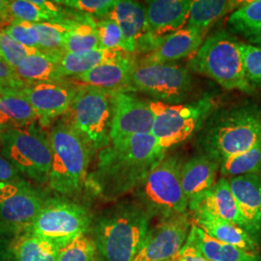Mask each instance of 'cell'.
Returning a JSON list of instances; mask_svg holds the SVG:
<instances>
[{
    "mask_svg": "<svg viewBox=\"0 0 261 261\" xmlns=\"http://www.w3.org/2000/svg\"><path fill=\"white\" fill-rule=\"evenodd\" d=\"M167 156L152 134L135 135L98 153V162L88 176L97 195L111 200L133 192L152 168Z\"/></svg>",
    "mask_w": 261,
    "mask_h": 261,
    "instance_id": "obj_1",
    "label": "cell"
},
{
    "mask_svg": "<svg viewBox=\"0 0 261 261\" xmlns=\"http://www.w3.org/2000/svg\"><path fill=\"white\" fill-rule=\"evenodd\" d=\"M260 140L261 106L246 102L213 112L202 127L197 144L201 154L220 164Z\"/></svg>",
    "mask_w": 261,
    "mask_h": 261,
    "instance_id": "obj_2",
    "label": "cell"
},
{
    "mask_svg": "<svg viewBox=\"0 0 261 261\" xmlns=\"http://www.w3.org/2000/svg\"><path fill=\"white\" fill-rule=\"evenodd\" d=\"M150 218L136 202L105 211L90 227L97 261H133L149 231Z\"/></svg>",
    "mask_w": 261,
    "mask_h": 261,
    "instance_id": "obj_3",
    "label": "cell"
},
{
    "mask_svg": "<svg viewBox=\"0 0 261 261\" xmlns=\"http://www.w3.org/2000/svg\"><path fill=\"white\" fill-rule=\"evenodd\" d=\"M187 69L211 79L226 90L244 93L254 91L245 76L239 41L226 30H220L205 38L189 58Z\"/></svg>",
    "mask_w": 261,
    "mask_h": 261,
    "instance_id": "obj_4",
    "label": "cell"
},
{
    "mask_svg": "<svg viewBox=\"0 0 261 261\" xmlns=\"http://www.w3.org/2000/svg\"><path fill=\"white\" fill-rule=\"evenodd\" d=\"M48 139L53 154L48 186L61 196L80 194L88 184L87 171L92 154L66 121L56 124Z\"/></svg>",
    "mask_w": 261,
    "mask_h": 261,
    "instance_id": "obj_5",
    "label": "cell"
},
{
    "mask_svg": "<svg viewBox=\"0 0 261 261\" xmlns=\"http://www.w3.org/2000/svg\"><path fill=\"white\" fill-rule=\"evenodd\" d=\"M183 164L177 155L166 156L133 191L136 203L150 218L157 217L162 221L188 212V200L181 184Z\"/></svg>",
    "mask_w": 261,
    "mask_h": 261,
    "instance_id": "obj_6",
    "label": "cell"
},
{
    "mask_svg": "<svg viewBox=\"0 0 261 261\" xmlns=\"http://www.w3.org/2000/svg\"><path fill=\"white\" fill-rule=\"evenodd\" d=\"M76 90L67 123L75 130L94 156L111 142L112 92L92 86L75 84Z\"/></svg>",
    "mask_w": 261,
    "mask_h": 261,
    "instance_id": "obj_7",
    "label": "cell"
},
{
    "mask_svg": "<svg viewBox=\"0 0 261 261\" xmlns=\"http://www.w3.org/2000/svg\"><path fill=\"white\" fill-rule=\"evenodd\" d=\"M0 153L20 174L40 185L48 184L51 147L48 136L34 124L0 133Z\"/></svg>",
    "mask_w": 261,
    "mask_h": 261,
    "instance_id": "obj_8",
    "label": "cell"
},
{
    "mask_svg": "<svg viewBox=\"0 0 261 261\" xmlns=\"http://www.w3.org/2000/svg\"><path fill=\"white\" fill-rule=\"evenodd\" d=\"M148 103L154 115L151 134L166 151L201 129L217 107L214 97L210 95L189 103L169 105L154 100Z\"/></svg>",
    "mask_w": 261,
    "mask_h": 261,
    "instance_id": "obj_9",
    "label": "cell"
},
{
    "mask_svg": "<svg viewBox=\"0 0 261 261\" xmlns=\"http://www.w3.org/2000/svg\"><path fill=\"white\" fill-rule=\"evenodd\" d=\"M92 217L84 206L66 198L48 197L23 230L56 244L60 249L90 230Z\"/></svg>",
    "mask_w": 261,
    "mask_h": 261,
    "instance_id": "obj_10",
    "label": "cell"
},
{
    "mask_svg": "<svg viewBox=\"0 0 261 261\" xmlns=\"http://www.w3.org/2000/svg\"><path fill=\"white\" fill-rule=\"evenodd\" d=\"M130 93L140 92L169 105L185 102L194 90V82L187 67L171 63H141L136 61L130 75Z\"/></svg>",
    "mask_w": 261,
    "mask_h": 261,
    "instance_id": "obj_11",
    "label": "cell"
},
{
    "mask_svg": "<svg viewBox=\"0 0 261 261\" xmlns=\"http://www.w3.org/2000/svg\"><path fill=\"white\" fill-rule=\"evenodd\" d=\"M48 197L47 193L22 178L0 182V220L23 232Z\"/></svg>",
    "mask_w": 261,
    "mask_h": 261,
    "instance_id": "obj_12",
    "label": "cell"
},
{
    "mask_svg": "<svg viewBox=\"0 0 261 261\" xmlns=\"http://www.w3.org/2000/svg\"><path fill=\"white\" fill-rule=\"evenodd\" d=\"M190 214L177 215L151 228L133 261H174L192 226Z\"/></svg>",
    "mask_w": 261,
    "mask_h": 261,
    "instance_id": "obj_13",
    "label": "cell"
},
{
    "mask_svg": "<svg viewBox=\"0 0 261 261\" xmlns=\"http://www.w3.org/2000/svg\"><path fill=\"white\" fill-rule=\"evenodd\" d=\"M111 142L135 135L151 134L154 115L147 100L130 92H112Z\"/></svg>",
    "mask_w": 261,
    "mask_h": 261,
    "instance_id": "obj_14",
    "label": "cell"
},
{
    "mask_svg": "<svg viewBox=\"0 0 261 261\" xmlns=\"http://www.w3.org/2000/svg\"><path fill=\"white\" fill-rule=\"evenodd\" d=\"M120 28L124 41L123 51L130 55H147L157 40L150 33L145 4L132 0H117L109 14Z\"/></svg>",
    "mask_w": 261,
    "mask_h": 261,
    "instance_id": "obj_15",
    "label": "cell"
},
{
    "mask_svg": "<svg viewBox=\"0 0 261 261\" xmlns=\"http://www.w3.org/2000/svg\"><path fill=\"white\" fill-rule=\"evenodd\" d=\"M20 90L37 113L40 121L48 124L51 119L69 112L76 86L64 80L28 84Z\"/></svg>",
    "mask_w": 261,
    "mask_h": 261,
    "instance_id": "obj_16",
    "label": "cell"
},
{
    "mask_svg": "<svg viewBox=\"0 0 261 261\" xmlns=\"http://www.w3.org/2000/svg\"><path fill=\"white\" fill-rule=\"evenodd\" d=\"M137 59L126 53L72 77L75 84L92 86L110 92H130V75Z\"/></svg>",
    "mask_w": 261,
    "mask_h": 261,
    "instance_id": "obj_17",
    "label": "cell"
},
{
    "mask_svg": "<svg viewBox=\"0 0 261 261\" xmlns=\"http://www.w3.org/2000/svg\"><path fill=\"white\" fill-rule=\"evenodd\" d=\"M206 33L184 28L167 36L159 38L149 54L139 59L141 63H171L190 58L205 40Z\"/></svg>",
    "mask_w": 261,
    "mask_h": 261,
    "instance_id": "obj_18",
    "label": "cell"
},
{
    "mask_svg": "<svg viewBox=\"0 0 261 261\" xmlns=\"http://www.w3.org/2000/svg\"><path fill=\"white\" fill-rule=\"evenodd\" d=\"M220 164L204 154H199L184 162L181 170V184L191 210L209 193L215 185Z\"/></svg>",
    "mask_w": 261,
    "mask_h": 261,
    "instance_id": "obj_19",
    "label": "cell"
},
{
    "mask_svg": "<svg viewBox=\"0 0 261 261\" xmlns=\"http://www.w3.org/2000/svg\"><path fill=\"white\" fill-rule=\"evenodd\" d=\"M191 0H151L145 4L150 33L156 40L185 28Z\"/></svg>",
    "mask_w": 261,
    "mask_h": 261,
    "instance_id": "obj_20",
    "label": "cell"
},
{
    "mask_svg": "<svg viewBox=\"0 0 261 261\" xmlns=\"http://www.w3.org/2000/svg\"><path fill=\"white\" fill-rule=\"evenodd\" d=\"M193 214V223L210 237L247 252L259 253L260 247L256 238L242 227L203 210H197Z\"/></svg>",
    "mask_w": 261,
    "mask_h": 261,
    "instance_id": "obj_21",
    "label": "cell"
},
{
    "mask_svg": "<svg viewBox=\"0 0 261 261\" xmlns=\"http://www.w3.org/2000/svg\"><path fill=\"white\" fill-rule=\"evenodd\" d=\"M228 181L250 232L255 237L261 233V175H241Z\"/></svg>",
    "mask_w": 261,
    "mask_h": 261,
    "instance_id": "obj_22",
    "label": "cell"
},
{
    "mask_svg": "<svg viewBox=\"0 0 261 261\" xmlns=\"http://www.w3.org/2000/svg\"><path fill=\"white\" fill-rule=\"evenodd\" d=\"M197 210L209 212L250 232L249 224L239 209L227 178H220L215 182L212 190L207 193L190 211L196 212Z\"/></svg>",
    "mask_w": 261,
    "mask_h": 261,
    "instance_id": "obj_23",
    "label": "cell"
},
{
    "mask_svg": "<svg viewBox=\"0 0 261 261\" xmlns=\"http://www.w3.org/2000/svg\"><path fill=\"white\" fill-rule=\"evenodd\" d=\"M61 8L55 1L45 0H12L9 2L11 22H60L77 19L80 13H71Z\"/></svg>",
    "mask_w": 261,
    "mask_h": 261,
    "instance_id": "obj_24",
    "label": "cell"
},
{
    "mask_svg": "<svg viewBox=\"0 0 261 261\" xmlns=\"http://www.w3.org/2000/svg\"><path fill=\"white\" fill-rule=\"evenodd\" d=\"M39 119L25 95L20 89L0 86V128L2 130L24 128Z\"/></svg>",
    "mask_w": 261,
    "mask_h": 261,
    "instance_id": "obj_25",
    "label": "cell"
},
{
    "mask_svg": "<svg viewBox=\"0 0 261 261\" xmlns=\"http://www.w3.org/2000/svg\"><path fill=\"white\" fill-rule=\"evenodd\" d=\"M62 54H47L37 50L21 61L15 69L16 74L25 85L64 81L60 75L58 67Z\"/></svg>",
    "mask_w": 261,
    "mask_h": 261,
    "instance_id": "obj_26",
    "label": "cell"
},
{
    "mask_svg": "<svg viewBox=\"0 0 261 261\" xmlns=\"http://www.w3.org/2000/svg\"><path fill=\"white\" fill-rule=\"evenodd\" d=\"M243 2L240 0H193L185 28L207 34L215 22L230 15Z\"/></svg>",
    "mask_w": 261,
    "mask_h": 261,
    "instance_id": "obj_27",
    "label": "cell"
},
{
    "mask_svg": "<svg viewBox=\"0 0 261 261\" xmlns=\"http://www.w3.org/2000/svg\"><path fill=\"white\" fill-rule=\"evenodd\" d=\"M191 231L198 250L208 261H261L259 253L247 252L232 245L216 240L194 223H192Z\"/></svg>",
    "mask_w": 261,
    "mask_h": 261,
    "instance_id": "obj_28",
    "label": "cell"
},
{
    "mask_svg": "<svg viewBox=\"0 0 261 261\" xmlns=\"http://www.w3.org/2000/svg\"><path fill=\"white\" fill-rule=\"evenodd\" d=\"M14 261H57L60 247L29 233L18 235L8 245Z\"/></svg>",
    "mask_w": 261,
    "mask_h": 261,
    "instance_id": "obj_29",
    "label": "cell"
},
{
    "mask_svg": "<svg viewBox=\"0 0 261 261\" xmlns=\"http://www.w3.org/2000/svg\"><path fill=\"white\" fill-rule=\"evenodd\" d=\"M122 50L98 48L86 53L67 54L63 53L59 58V73L63 80L84 75L103 62L110 61L120 56Z\"/></svg>",
    "mask_w": 261,
    "mask_h": 261,
    "instance_id": "obj_30",
    "label": "cell"
},
{
    "mask_svg": "<svg viewBox=\"0 0 261 261\" xmlns=\"http://www.w3.org/2000/svg\"><path fill=\"white\" fill-rule=\"evenodd\" d=\"M98 48H101V44L95 19L83 15L72 19L64 38L63 53L80 54Z\"/></svg>",
    "mask_w": 261,
    "mask_h": 261,
    "instance_id": "obj_31",
    "label": "cell"
},
{
    "mask_svg": "<svg viewBox=\"0 0 261 261\" xmlns=\"http://www.w3.org/2000/svg\"><path fill=\"white\" fill-rule=\"evenodd\" d=\"M227 24L234 32L252 37L261 29V0L244 1L228 16Z\"/></svg>",
    "mask_w": 261,
    "mask_h": 261,
    "instance_id": "obj_32",
    "label": "cell"
},
{
    "mask_svg": "<svg viewBox=\"0 0 261 261\" xmlns=\"http://www.w3.org/2000/svg\"><path fill=\"white\" fill-rule=\"evenodd\" d=\"M219 169L222 175L230 178L248 174H260L261 140L252 148L221 162Z\"/></svg>",
    "mask_w": 261,
    "mask_h": 261,
    "instance_id": "obj_33",
    "label": "cell"
},
{
    "mask_svg": "<svg viewBox=\"0 0 261 261\" xmlns=\"http://www.w3.org/2000/svg\"><path fill=\"white\" fill-rule=\"evenodd\" d=\"M71 20L33 23L37 35L38 50L47 54L63 53V42Z\"/></svg>",
    "mask_w": 261,
    "mask_h": 261,
    "instance_id": "obj_34",
    "label": "cell"
},
{
    "mask_svg": "<svg viewBox=\"0 0 261 261\" xmlns=\"http://www.w3.org/2000/svg\"><path fill=\"white\" fill-rule=\"evenodd\" d=\"M243 68L248 83L255 88H261V47L239 42Z\"/></svg>",
    "mask_w": 261,
    "mask_h": 261,
    "instance_id": "obj_35",
    "label": "cell"
},
{
    "mask_svg": "<svg viewBox=\"0 0 261 261\" xmlns=\"http://www.w3.org/2000/svg\"><path fill=\"white\" fill-rule=\"evenodd\" d=\"M57 261H97L92 240L86 235L75 238L60 249Z\"/></svg>",
    "mask_w": 261,
    "mask_h": 261,
    "instance_id": "obj_36",
    "label": "cell"
},
{
    "mask_svg": "<svg viewBox=\"0 0 261 261\" xmlns=\"http://www.w3.org/2000/svg\"><path fill=\"white\" fill-rule=\"evenodd\" d=\"M117 0H56L57 4L74 10L76 13L103 19L109 16Z\"/></svg>",
    "mask_w": 261,
    "mask_h": 261,
    "instance_id": "obj_37",
    "label": "cell"
},
{
    "mask_svg": "<svg viewBox=\"0 0 261 261\" xmlns=\"http://www.w3.org/2000/svg\"><path fill=\"white\" fill-rule=\"evenodd\" d=\"M37 50L20 45L3 30H0V59L11 68L16 69L25 57Z\"/></svg>",
    "mask_w": 261,
    "mask_h": 261,
    "instance_id": "obj_38",
    "label": "cell"
},
{
    "mask_svg": "<svg viewBox=\"0 0 261 261\" xmlns=\"http://www.w3.org/2000/svg\"><path fill=\"white\" fill-rule=\"evenodd\" d=\"M96 28L100 39L101 48L122 50L124 48V41L120 28L114 19L106 17L96 21Z\"/></svg>",
    "mask_w": 261,
    "mask_h": 261,
    "instance_id": "obj_39",
    "label": "cell"
},
{
    "mask_svg": "<svg viewBox=\"0 0 261 261\" xmlns=\"http://www.w3.org/2000/svg\"><path fill=\"white\" fill-rule=\"evenodd\" d=\"M2 30L20 45L28 48L38 49L37 35L33 23L14 21Z\"/></svg>",
    "mask_w": 261,
    "mask_h": 261,
    "instance_id": "obj_40",
    "label": "cell"
},
{
    "mask_svg": "<svg viewBox=\"0 0 261 261\" xmlns=\"http://www.w3.org/2000/svg\"><path fill=\"white\" fill-rule=\"evenodd\" d=\"M176 261H208L202 255V253L198 250L196 246L194 235L192 233L191 229L188 235L186 242L183 245L182 249L178 253Z\"/></svg>",
    "mask_w": 261,
    "mask_h": 261,
    "instance_id": "obj_41",
    "label": "cell"
},
{
    "mask_svg": "<svg viewBox=\"0 0 261 261\" xmlns=\"http://www.w3.org/2000/svg\"><path fill=\"white\" fill-rule=\"evenodd\" d=\"M0 85L21 89L25 86L16 74L15 69L7 65L3 60L0 59Z\"/></svg>",
    "mask_w": 261,
    "mask_h": 261,
    "instance_id": "obj_42",
    "label": "cell"
},
{
    "mask_svg": "<svg viewBox=\"0 0 261 261\" xmlns=\"http://www.w3.org/2000/svg\"><path fill=\"white\" fill-rule=\"evenodd\" d=\"M19 178L21 177L19 171L0 153V182H9Z\"/></svg>",
    "mask_w": 261,
    "mask_h": 261,
    "instance_id": "obj_43",
    "label": "cell"
},
{
    "mask_svg": "<svg viewBox=\"0 0 261 261\" xmlns=\"http://www.w3.org/2000/svg\"><path fill=\"white\" fill-rule=\"evenodd\" d=\"M20 233V229L0 220V245H9Z\"/></svg>",
    "mask_w": 261,
    "mask_h": 261,
    "instance_id": "obj_44",
    "label": "cell"
},
{
    "mask_svg": "<svg viewBox=\"0 0 261 261\" xmlns=\"http://www.w3.org/2000/svg\"><path fill=\"white\" fill-rule=\"evenodd\" d=\"M9 2L10 0H0V21L10 19Z\"/></svg>",
    "mask_w": 261,
    "mask_h": 261,
    "instance_id": "obj_45",
    "label": "cell"
},
{
    "mask_svg": "<svg viewBox=\"0 0 261 261\" xmlns=\"http://www.w3.org/2000/svg\"><path fill=\"white\" fill-rule=\"evenodd\" d=\"M13 260L12 255L9 252L8 246L0 245V261H11Z\"/></svg>",
    "mask_w": 261,
    "mask_h": 261,
    "instance_id": "obj_46",
    "label": "cell"
},
{
    "mask_svg": "<svg viewBox=\"0 0 261 261\" xmlns=\"http://www.w3.org/2000/svg\"><path fill=\"white\" fill-rule=\"evenodd\" d=\"M248 41H249V43H251L252 45L261 47V29L258 32H256L254 35H252V37L249 38Z\"/></svg>",
    "mask_w": 261,
    "mask_h": 261,
    "instance_id": "obj_47",
    "label": "cell"
},
{
    "mask_svg": "<svg viewBox=\"0 0 261 261\" xmlns=\"http://www.w3.org/2000/svg\"><path fill=\"white\" fill-rule=\"evenodd\" d=\"M2 130H2V129H1V128H0V133H1V132H2Z\"/></svg>",
    "mask_w": 261,
    "mask_h": 261,
    "instance_id": "obj_48",
    "label": "cell"
},
{
    "mask_svg": "<svg viewBox=\"0 0 261 261\" xmlns=\"http://www.w3.org/2000/svg\"><path fill=\"white\" fill-rule=\"evenodd\" d=\"M11 261H14V260H11Z\"/></svg>",
    "mask_w": 261,
    "mask_h": 261,
    "instance_id": "obj_49",
    "label": "cell"
},
{
    "mask_svg": "<svg viewBox=\"0 0 261 261\" xmlns=\"http://www.w3.org/2000/svg\"><path fill=\"white\" fill-rule=\"evenodd\" d=\"M0 86H1V85H0Z\"/></svg>",
    "mask_w": 261,
    "mask_h": 261,
    "instance_id": "obj_50",
    "label": "cell"
},
{
    "mask_svg": "<svg viewBox=\"0 0 261 261\" xmlns=\"http://www.w3.org/2000/svg\"><path fill=\"white\" fill-rule=\"evenodd\" d=\"M174 261H176V260H174Z\"/></svg>",
    "mask_w": 261,
    "mask_h": 261,
    "instance_id": "obj_51",
    "label": "cell"
}]
</instances>
